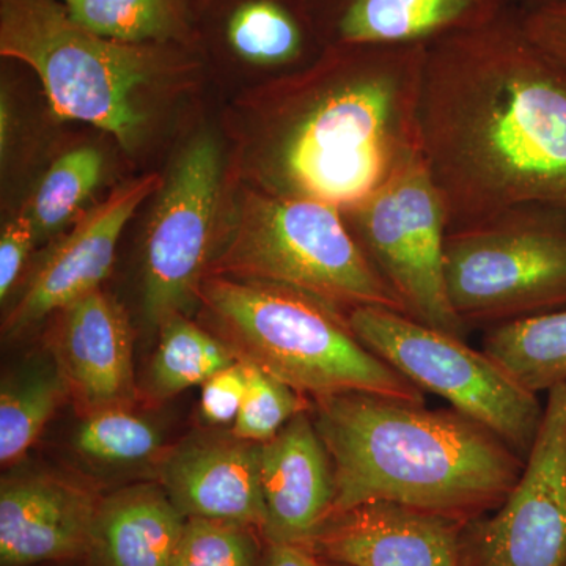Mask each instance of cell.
<instances>
[{"label":"cell","instance_id":"obj_1","mask_svg":"<svg viewBox=\"0 0 566 566\" xmlns=\"http://www.w3.org/2000/svg\"><path fill=\"white\" fill-rule=\"evenodd\" d=\"M427 48H327L238 93L223 112L226 180L340 211L364 202L423 158Z\"/></svg>","mask_w":566,"mask_h":566},{"label":"cell","instance_id":"obj_2","mask_svg":"<svg viewBox=\"0 0 566 566\" xmlns=\"http://www.w3.org/2000/svg\"><path fill=\"white\" fill-rule=\"evenodd\" d=\"M420 134L449 230L523 205L566 216V73L517 2L427 48Z\"/></svg>","mask_w":566,"mask_h":566},{"label":"cell","instance_id":"obj_3","mask_svg":"<svg viewBox=\"0 0 566 566\" xmlns=\"http://www.w3.org/2000/svg\"><path fill=\"white\" fill-rule=\"evenodd\" d=\"M314 401L334 469L331 515L387 501L468 524L499 509L523 474V457L455 409L368 394Z\"/></svg>","mask_w":566,"mask_h":566},{"label":"cell","instance_id":"obj_4","mask_svg":"<svg viewBox=\"0 0 566 566\" xmlns=\"http://www.w3.org/2000/svg\"><path fill=\"white\" fill-rule=\"evenodd\" d=\"M0 55L35 74L55 118L109 134L129 155L208 80L196 51L106 39L71 20L59 0H0Z\"/></svg>","mask_w":566,"mask_h":566},{"label":"cell","instance_id":"obj_5","mask_svg":"<svg viewBox=\"0 0 566 566\" xmlns=\"http://www.w3.org/2000/svg\"><path fill=\"white\" fill-rule=\"evenodd\" d=\"M197 305L203 326L304 397L368 394L423 405L424 392L357 338L348 315L277 283L207 275Z\"/></svg>","mask_w":566,"mask_h":566},{"label":"cell","instance_id":"obj_6","mask_svg":"<svg viewBox=\"0 0 566 566\" xmlns=\"http://www.w3.org/2000/svg\"><path fill=\"white\" fill-rule=\"evenodd\" d=\"M207 275L290 286L345 314L357 307L405 314L338 208L227 180Z\"/></svg>","mask_w":566,"mask_h":566},{"label":"cell","instance_id":"obj_7","mask_svg":"<svg viewBox=\"0 0 566 566\" xmlns=\"http://www.w3.org/2000/svg\"><path fill=\"white\" fill-rule=\"evenodd\" d=\"M447 294L465 324L566 307V216L523 205L461 229L444 248Z\"/></svg>","mask_w":566,"mask_h":566},{"label":"cell","instance_id":"obj_8","mask_svg":"<svg viewBox=\"0 0 566 566\" xmlns=\"http://www.w3.org/2000/svg\"><path fill=\"white\" fill-rule=\"evenodd\" d=\"M346 315L357 338L422 392L439 395L517 455H528L545 408L490 354L390 308L357 307Z\"/></svg>","mask_w":566,"mask_h":566},{"label":"cell","instance_id":"obj_9","mask_svg":"<svg viewBox=\"0 0 566 566\" xmlns=\"http://www.w3.org/2000/svg\"><path fill=\"white\" fill-rule=\"evenodd\" d=\"M226 166L218 137L197 134L156 192L142 253V315L155 329L197 304L218 238Z\"/></svg>","mask_w":566,"mask_h":566},{"label":"cell","instance_id":"obj_10","mask_svg":"<svg viewBox=\"0 0 566 566\" xmlns=\"http://www.w3.org/2000/svg\"><path fill=\"white\" fill-rule=\"evenodd\" d=\"M342 212L405 314L463 338L468 324L453 311L446 286V208L424 158Z\"/></svg>","mask_w":566,"mask_h":566},{"label":"cell","instance_id":"obj_11","mask_svg":"<svg viewBox=\"0 0 566 566\" xmlns=\"http://www.w3.org/2000/svg\"><path fill=\"white\" fill-rule=\"evenodd\" d=\"M523 474L493 515L461 532L463 566H566V382L547 390Z\"/></svg>","mask_w":566,"mask_h":566},{"label":"cell","instance_id":"obj_12","mask_svg":"<svg viewBox=\"0 0 566 566\" xmlns=\"http://www.w3.org/2000/svg\"><path fill=\"white\" fill-rule=\"evenodd\" d=\"M193 51L234 96L305 69L324 46L307 0H199Z\"/></svg>","mask_w":566,"mask_h":566},{"label":"cell","instance_id":"obj_13","mask_svg":"<svg viewBox=\"0 0 566 566\" xmlns=\"http://www.w3.org/2000/svg\"><path fill=\"white\" fill-rule=\"evenodd\" d=\"M163 181L158 174L134 178L82 214L10 308L2 324L7 337H20L48 316L102 289L114 268L123 230L142 203L161 189Z\"/></svg>","mask_w":566,"mask_h":566},{"label":"cell","instance_id":"obj_14","mask_svg":"<svg viewBox=\"0 0 566 566\" xmlns=\"http://www.w3.org/2000/svg\"><path fill=\"white\" fill-rule=\"evenodd\" d=\"M464 526L412 506L368 502L327 517L307 547L342 566H463Z\"/></svg>","mask_w":566,"mask_h":566},{"label":"cell","instance_id":"obj_15","mask_svg":"<svg viewBox=\"0 0 566 566\" xmlns=\"http://www.w3.org/2000/svg\"><path fill=\"white\" fill-rule=\"evenodd\" d=\"M55 315L51 354L81 416L133 408L134 335L123 305L99 289Z\"/></svg>","mask_w":566,"mask_h":566},{"label":"cell","instance_id":"obj_16","mask_svg":"<svg viewBox=\"0 0 566 566\" xmlns=\"http://www.w3.org/2000/svg\"><path fill=\"white\" fill-rule=\"evenodd\" d=\"M102 495L84 483L24 474L0 486V566L66 564L87 558Z\"/></svg>","mask_w":566,"mask_h":566},{"label":"cell","instance_id":"obj_17","mask_svg":"<svg viewBox=\"0 0 566 566\" xmlns=\"http://www.w3.org/2000/svg\"><path fill=\"white\" fill-rule=\"evenodd\" d=\"M158 480L186 520L240 524L263 536L266 509L256 442L232 431L192 436L163 455Z\"/></svg>","mask_w":566,"mask_h":566},{"label":"cell","instance_id":"obj_18","mask_svg":"<svg viewBox=\"0 0 566 566\" xmlns=\"http://www.w3.org/2000/svg\"><path fill=\"white\" fill-rule=\"evenodd\" d=\"M260 482L263 542L307 546L335 501L333 463L308 409L260 444Z\"/></svg>","mask_w":566,"mask_h":566},{"label":"cell","instance_id":"obj_19","mask_svg":"<svg viewBox=\"0 0 566 566\" xmlns=\"http://www.w3.org/2000/svg\"><path fill=\"white\" fill-rule=\"evenodd\" d=\"M324 50L408 46L493 21L517 0H307Z\"/></svg>","mask_w":566,"mask_h":566},{"label":"cell","instance_id":"obj_20","mask_svg":"<svg viewBox=\"0 0 566 566\" xmlns=\"http://www.w3.org/2000/svg\"><path fill=\"white\" fill-rule=\"evenodd\" d=\"M186 517L159 483H137L102 495L88 566H170Z\"/></svg>","mask_w":566,"mask_h":566},{"label":"cell","instance_id":"obj_21","mask_svg":"<svg viewBox=\"0 0 566 566\" xmlns=\"http://www.w3.org/2000/svg\"><path fill=\"white\" fill-rule=\"evenodd\" d=\"M71 20L106 39L193 51L199 0H59Z\"/></svg>","mask_w":566,"mask_h":566},{"label":"cell","instance_id":"obj_22","mask_svg":"<svg viewBox=\"0 0 566 566\" xmlns=\"http://www.w3.org/2000/svg\"><path fill=\"white\" fill-rule=\"evenodd\" d=\"M483 352L531 392L566 382V307L497 324Z\"/></svg>","mask_w":566,"mask_h":566},{"label":"cell","instance_id":"obj_23","mask_svg":"<svg viewBox=\"0 0 566 566\" xmlns=\"http://www.w3.org/2000/svg\"><path fill=\"white\" fill-rule=\"evenodd\" d=\"M69 398L54 356L35 360L3 379L0 392V463H18Z\"/></svg>","mask_w":566,"mask_h":566},{"label":"cell","instance_id":"obj_24","mask_svg":"<svg viewBox=\"0 0 566 566\" xmlns=\"http://www.w3.org/2000/svg\"><path fill=\"white\" fill-rule=\"evenodd\" d=\"M158 348L148 368L147 389L153 400H167L238 363L232 349L203 324L177 315L158 329Z\"/></svg>","mask_w":566,"mask_h":566},{"label":"cell","instance_id":"obj_25","mask_svg":"<svg viewBox=\"0 0 566 566\" xmlns=\"http://www.w3.org/2000/svg\"><path fill=\"white\" fill-rule=\"evenodd\" d=\"M104 158L92 145L63 151L40 178L24 210L31 216L39 241L61 233L102 182Z\"/></svg>","mask_w":566,"mask_h":566},{"label":"cell","instance_id":"obj_26","mask_svg":"<svg viewBox=\"0 0 566 566\" xmlns=\"http://www.w3.org/2000/svg\"><path fill=\"white\" fill-rule=\"evenodd\" d=\"M71 446L88 463L123 468L158 457L163 434L133 408H109L82 416Z\"/></svg>","mask_w":566,"mask_h":566},{"label":"cell","instance_id":"obj_27","mask_svg":"<svg viewBox=\"0 0 566 566\" xmlns=\"http://www.w3.org/2000/svg\"><path fill=\"white\" fill-rule=\"evenodd\" d=\"M263 543L251 527L189 517L170 566H259Z\"/></svg>","mask_w":566,"mask_h":566},{"label":"cell","instance_id":"obj_28","mask_svg":"<svg viewBox=\"0 0 566 566\" xmlns=\"http://www.w3.org/2000/svg\"><path fill=\"white\" fill-rule=\"evenodd\" d=\"M245 364V363H244ZM245 394L232 433L244 441H270L294 416L307 411V398L262 368L245 364Z\"/></svg>","mask_w":566,"mask_h":566},{"label":"cell","instance_id":"obj_29","mask_svg":"<svg viewBox=\"0 0 566 566\" xmlns=\"http://www.w3.org/2000/svg\"><path fill=\"white\" fill-rule=\"evenodd\" d=\"M39 241L31 216L22 208L3 223L0 233V300L6 303L18 282L33 244Z\"/></svg>","mask_w":566,"mask_h":566},{"label":"cell","instance_id":"obj_30","mask_svg":"<svg viewBox=\"0 0 566 566\" xmlns=\"http://www.w3.org/2000/svg\"><path fill=\"white\" fill-rule=\"evenodd\" d=\"M245 364L238 360L205 382L200 412L205 422L223 424L234 422L245 394Z\"/></svg>","mask_w":566,"mask_h":566},{"label":"cell","instance_id":"obj_31","mask_svg":"<svg viewBox=\"0 0 566 566\" xmlns=\"http://www.w3.org/2000/svg\"><path fill=\"white\" fill-rule=\"evenodd\" d=\"M521 13L528 36L566 73V0Z\"/></svg>","mask_w":566,"mask_h":566},{"label":"cell","instance_id":"obj_32","mask_svg":"<svg viewBox=\"0 0 566 566\" xmlns=\"http://www.w3.org/2000/svg\"><path fill=\"white\" fill-rule=\"evenodd\" d=\"M259 566H319V560L307 546L264 542Z\"/></svg>","mask_w":566,"mask_h":566},{"label":"cell","instance_id":"obj_33","mask_svg":"<svg viewBox=\"0 0 566 566\" xmlns=\"http://www.w3.org/2000/svg\"><path fill=\"white\" fill-rule=\"evenodd\" d=\"M565 2V0H517V6L523 10L538 9V7L551 6V3Z\"/></svg>","mask_w":566,"mask_h":566},{"label":"cell","instance_id":"obj_34","mask_svg":"<svg viewBox=\"0 0 566 566\" xmlns=\"http://www.w3.org/2000/svg\"><path fill=\"white\" fill-rule=\"evenodd\" d=\"M48 566H88V564L85 560H80V562H66V564H54V565H48Z\"/></svg>","mask_w":566,"mask_h":566},{"label":"cell","instance_id":"obj_35","mask_svg":"<svg viewBox=\"0 0 566 566\" xmlns=\"http://www.w3.org/2000/svg\"><path fill=\"white\" fill-rule=\"evenodd\" d=\"M319 566H342V565L327 564V562L319 560Z\"/></svg>","mask_w":566,"mask_h":566}]
</instances>
